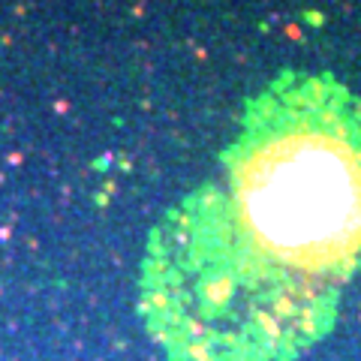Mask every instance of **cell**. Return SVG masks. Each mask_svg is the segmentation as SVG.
I'll list each match as a JSON object with an SVG mask.
<instances>
[{
	"mask_svg": "<svg viewBox=\"0 0 361 361\" xmlns=\"http://www.w3.org/2000/svg\"><path fill=\"white\" fill-rule=\"evenodd\" d=\"M361 271V99L289 70L247 103L220 172L142 259L145 329L169 361H301Z\"/></svg>",
	"mask_w": 361,
	"mask_h": 361,
	"instance_id": "obj_1",
	"label": "cell"
}]
</instances>
